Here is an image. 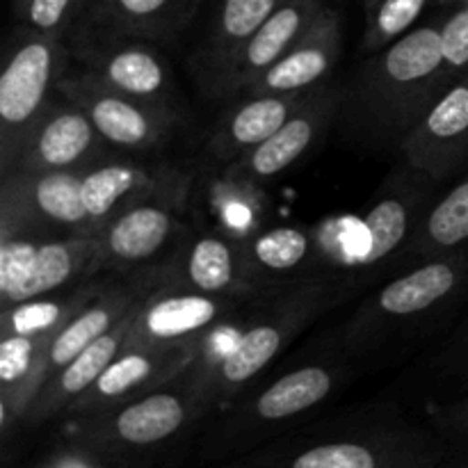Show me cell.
Wrapping results in <instances>:
<instances>
[{
  "mask_svg": "<svg viewBox=\"0 0 468 468\" xmlns=\"http://www.w3.org/2000/svg\"><path fill=\"white\" fill-rule=\"evenodd\" d=\"M341 53V23L324 7L304 39L283 55L263 76L256 78L247 91L254 94H297L320 85L332 73Z\"/></svg>",
  "mask_w": 468,
  "mask_h": 468,
  "instance_id": "14",
  "label": "cell"
},
{
  "mask_svg": "<svg viewBox=\"0 0 468 468\" xmlns=\"http://www.w3.org/2000/svg\"><path fill=\"white\" fill-rule=\"evenodd\" d=\"M99 142L94 123L80 105H64L50 110L27 133L21 149L23 174L73 169L80 165Z\"/></svg>",
  "mask_w": 468,
  "mask_h": 468,
  "instance_id": "15",
  "label": "cell"
},
{
  "mask_svg": "<svg viewBox=\"0 0 468 468\" xmlns=\"http://www.w3.org/2000/svg\"><path fill=\"white\" fill-rule=\"evenodd\" d=\"M411 224V204L407 197H387L379 199L373 208L366 213L364 227L368 233V245L361 254V268L387 261L398 247L410 236Z\"/></svg>",
  "mask_w": 468,
  "mask_h": 468,
  "instance_id": "27",
  "label": "cell"
},
{
  "mask_svg": "<svg viewBox=\"0 0 468 468\" xmlns=\"http://www.w3.org/2000/svg\"><path fill=\"white\" fill-rule=\"evenodd\" d=\"M229 302L206 292H172L146 300L128 334L126 347H176L213 327Z\"/></svg>",
  "mask_w": 468,
  "mask_h": 468,
  "instance_id": "9",
  "label": "cell"
},
{
  "mask_svg": "<svg viewBox=\"0 0 468 468\" xmlns=\"http://www.w3.org/2000/svg\"><path fill=\"white\" fill-rule=\"evenodd\" d=\"M80 5L82 0H27L21 7V14L35 32L58 35L71 21Z\"/></svg>",
  "mask_w": 468,
  "mask_h": 468,
  "instance_id": "32",
  "label": "cell"
},
{
  "mask_svg": "<svg viewBox=\"0 0 468 468\" xmlns=\"http://www.w3.org/2000/svg\"><path fill=\"white\" fill-rule=\"evenodd\" d=\"M35 32V30H32ZM62 48L55 35L26 37L12 55L0 76V122H3L5 154L12 140H23L32 131L37 119L44 112L48 91L53 90L59 69Z\"/></svg>",
  "mask_w": 468,
  "mask_h": 468,
  "instance_id": "5",
  "label": "cell"
},
{
  "mask_svg": "<svg viewBox=\"0 0 468 468\" xmlns=\"http://www.w3.org/2000/svg\"><path fill=\"white\" fill-rule=\"evenodd\" d=\"M323 12L320 0H283L229 64L224 85L231 90H247L304 39Z\"/></svg>",
  "mask_w": 468,
  "mask_h": 468,
  "instance_id": "11",
  "label": "cell"
},
{
  "mask_svg": "<svg viewBox=\"0 0 468 468\" xmlns=\"http://www.w3.org/2000/svg\"><path fill=\"white\" fill-rule=\"evenodd\" d=\"M90 80L114 94L151 105L167 112V99L172 94V78L165 59L146 46H119L99 58Z\"/></svg>",
  "mask_w": 468,
  "mask_h": 468,
  "instance_id": "18",
  "label": "cell"
},
{
  "mask_svg": "<svg viewBox=\"0 0 468 468\" xmlns=\"http://www.w3.org/2000/svg\"><path fill=\"white\" fill-rule=\"evenodd\" d=\"M91 259H103L99 238L78 236L71 240H27L3 233L0 242V295L5 309L41 300L67 286Z\"/></svg>",
  "mask_w": 468,
  "mask_h": 468,
  "instance_id": "3",
  "label": "cell"
},
{
  "mask_svg": "<svg viewBox=\"0 0 468 468\" xmlns=\"http://www.w3.org/2000/svg\"><path fill=\"white\" fill-rule=\"evenodd\" d=\"M441 428L446 430L452 439H468V398L443 411Z\"/></svg>",
  "mask_w": 468,
  "mask_h": 468,
  "instance_id": "33",
  "label": "cell"
},
{
  "mask_svg": "<svg viewBox=\"0 0 468 468\" xmlns=\"http://www.w3.org/2000/svg\"><path fill=\"white\" fill-rule=\"evenodd\" d=\"M300 320L302 315L288 314L245 329L233 343L229 355L219 361L218 370H213V375H208L206 382L197 387L201 407L222 393H233L242 384L254 379L261 370L268 368L274 356L283 350L288 336L295 324H300Z\"/></svg>",
  "mask_w": 468,
  "mask_h": 468,
  "instance_id": "17",
  "label": "cell"
},
{
  "mask_svg": "<svg viewBox=\"0 0 468 468\" xmlns=\"http://www.w3.org/2000/svg\"><path fill=\"white\" fill-rule=\"evenodd\" d=\"M186 279L192 291L227 295L242 286L240 261L222 236H201L186 256Z\"/></svg>",
  "mask_w": 468,
  "mask_h": 468,
  "instance_id": "24",
  "label": "cell"
},
{
  "mask_svg": "<svg viewBox=\"0 0 468 468\" xmlns=\"http://www.w3.org/2000/svg\"><path fill=\"white\" fill-rule=\"evenodd\" d=\"M334 105L336 99L329 91L311 94V99L272 137L245 154L233 172L247 181H268L286 172L318 140L320 131L332 117Z\"/></svg>",
  "mask_w": 468,
  "mask_h": 468,
  "instance_id": "16",
  "label": "cell"
},
{
  "mask_svg": "<svg viewBox=\"0 0 468 468\" xmlns=\"http://www.w3.org/2000/svg\"><path fill=\"white\" fill-rule=\"evenodd\" d=\"M451 80L441 48V27L419 26L384 48L368 80L375 114L396 126L411 128Z\"/></svg>",
  "mask_w": 468,
  "mask_h": 468,
  "instance_id": "2",
  "label": "cell"
},
{
  "mask_svg": "<svg viewBox=\"0 0 468 468\" xmlns=\"http://www.w3.org/2000/svg\"><path fill=\"white\" fill-rule=\"evenodd\" d=\"M149 174L133 165H99L82 174V204L91 222H105L126 199H137L151 187Z\"/></svg>",
  "mask_w": 468,
  "mask_h": 468,
  "instance_id": "23",
  "label": "cell"
},
{
  "mask_svg": "<svg viewBox=\"0 0 468 468\" xmlns=\"http://www.w3.org/2000/svg\"><path fill=\"white\" fill-rule=\"evenodd\" d=\"M23 176L27 178L21 192L26 213L64 229H94L82 204V172L55 169Z\"/></svg>",
  "mask_w": 468,
  "mask_h": 468,
  "instance_id": "22",
  "label": "cell"
},
{
  "mask_svg": "<svg viewBox=\"0 0 468 468\" xmlns=\"http://www.w3.org/2000/svg\"><path fill=\"white\" fill-rule=\"evenodd\" d=\"M117 26L135 32H167L190 18L197 0H101Z\"/></svg>",
  "mask_w": 468,
  "mask_h": 468,
  "instance_id": "28",
  "label": "cell"
},
{
  "mask_svg": "<svg viewBox=\"0 0 468 468\" xmlns=\"http://www.w3.org/2000/svg\"><path fill=\"white\" fill-rule=\"evenodd\" d=\"M437 468H468V439H452Z\"/></svg>",
  "mask_w": 468,
  "mask_h": 468,
  "instance_id": "34",
  "label": "cell"
},
{
  "mask_svg": "<svg viewBox=\"0 0 468 468\" xmlns=\"http://www.w3.org/2000/svg\"><path fill=\"white\" fill-rule=\"evenodd\" d=\"M311 94H256L240 108L229 114L227 122L219 126L213 146L224 158H236L240 154H250L268 137H272L306 101Z\"/></svg>",
  "mask_w": 468,
  "mask_h": 468,
  "instance_id": "21",
  "label": "cell"
},
{
  "mask_svg": "<svg viewBox=\"0 0 468 468\" xmlns=\"http://www.w3.org/2000/svg\"><path fill=\"white\" fill-rule=\"evenodd\" d=\"M26 3H27V0H16V7H18V9H21V7H23V5H26Z\"/></svg>",
  "mask_w": 468,
  "mask_h": 468,
  "instance_id": "35",
  "label": "cell"
},
{
  "mask_svg": "<svg viewBox=\"0 0 468 468\" xmlns=\"http://www.w3.org/2000/svg\"><path fill=\"white\" fill-rule=\"evenodd\" d=\"M336 378L324 366H304L286 373L277 382L256 396L242 411L240 419L233 420L231 437L229 443L238 446L242 437L251 441L256 428H268V425L286 423L295 416L318 407L324 398L332 393Z\"/></svg>",
  "mask_w": 468,
  "mask_h": 468,
  "instance_id": "13",
  "label": "cell"
},
{
  "mask_svg": "<svg viewBox=\"0 0 468 468\" xmlns=\"http://www.w3.org/2000/svg\"><path fill=\"white\" fill-rule=\"evenodd\" d=\"M283 0H222L215 18L210 50L219 59V71L229 69L242 46L259 32Z\"/></svg>",
  "mask_w": 468,
  "mask_h": 468,
  "instance_id": "25",
  "label": "cell"
},
{
  "mask_svg": "<svg viewBox=\"0 0 468 468\" xmlns=\"http://www.w3.org/2000/svg\"><path fill=\"white\" fill-rule=\"evenodd\" d=\"M466 263L457 256L434 259L414 272L398 277L378 292L373 302L375 315L387 318H411L441 304L462 286Z\"/></svg>",
  "mask_w": 468,
  "mask_h": 468,
  "instance_id": "19",
  "label": "cell"
},
{
  "mask_svg": "<svg viewBox=\"0 0 468 468\" xmlns=\"http://www.w3.org/2000/svg\"><path fill=\"white\" fill-rule=\"evenodd\" d=\"M441 48L448 78L468 73V3L451 14L441 26Z\"/></svg>",
  "mask_w": 468,
  "mask_h": 468,
  "instance_id": "31",
  "label": "cell"
},
{
  "mask_svg": "<svg viewBox=\"0 0 468 468\" xmlns=\"http://www.w3.org/2000/svg\"><path fill=\"white\" fill-rule=\"evenodd\" d=\"M468 247V174L428 213L420 250L448 256Z\"/></svg>",
  "mask_w": 468,
  "mask_h": 468,
  "instance_id": "26",
  "label": "cell"
},
{
  "mask_svg": "<svg viewBox=\"0 0 468 468\" xmlns=\"http://www.w3.org/2000/svg\"><path fill=\"white\" fill-rule=\"evenodd\" d=\"M446 443L407 425H378L291 446L238 468H437Z\"/></svg>",
  "mask_w": 468,
  "mask_h": 468,
  "instance_id": "1",
  "label": "cell"
},
{
  "mask_svg": "<svg viewBox=\"0 0 468 468\" xmlns=\"http://www.w3.org/2000/svg\"><path fill=\"white\" fill-rule=\"evenodd\" d=\"M140 302L144 300H140V297L128 291H110L91 300L90 304H78L50 334L48 343H46L44 352L39 356V364H37L30 382L26 384L21 398H18L14 419H23L27 407L32 405L37 393L41 391V387L55 373H59L64 366L71 364L80 352H85L91 343L105 336Z\"/></svg>",
  "mask_w": 468,
  "mask_h": 468,
  "instance_id": "7",
  "label": "cell"
},
{
  "mask_svg": "<svg viewBox=\"0 0 468 468\" xmlns=\"http://www.w3.org/2000/svg\"><path fill=\"white\" fill-rule=\"evenodd\" d=\"M407 163L416 172L446 181L468 160V73L452 80L407 131Z\"/></svg>",
  "mask_w": 468,
  "mask_h": 468,
  "instance_id": "6",
  "label": "cell"
},
{
  "mask_svg": "<svg viewBox=\"0 0 468 468\" xmlns=\"http://www.w3.org/2000/svg\"><path fill=\"white\" fill-rule=\"evenodd\" d=\"M430 0H379L370 18L366 48L378 50L407 35L416 18L425 12Z\"/></svg>",
  "mask_w": 468,
  "mask_h": 468,
  "instance_id": "30",
  "label": "cell"
},
{
  "mask_svg": "<svg viewBox=\"0 0 468 468\" xmlns=\"http://www.w3.org/2000/svg\"><path fill=\"white\" fill-rule=\"evenodd\" d=\"M314 254V240L297 227H274L254 238L250 259L256 268L268 272H292Z\"/></svg>",
  "mask_w": 468,
  "mask_h": 468,
  "instance_id": "29",
  "label": "cell"
},
{
  "mask_svg": "<svg viewBox=\"0 0 468 468\" xmlns=\"http://www.w3.org/2000/svg\"><path fill=\"white\" fill-rule=\"evenodd\" d=\"M174 231V213L158 201H135L105 224L99 236L103 259L123 265L154 259Z\"/></svg>",
  "mask_w": 468,
  "mask_h": 468,
  "instance_id": "20",
  "label": "cell"
},
{
  "mask_svg": "<svg viewBox=\"0 0 468 468\" xmlns=\"http://www.w3.org/2000/svg\"><path fill=\"white\" fill-rule=\"evenodd\" d=\"M201 410L197 387L187 393L151 391L90 416L82 443L101 455L144 451L176 437Z\"/></svg>",
  "mask_w": 468,
  "mask_h": 468,
  "instance_id": "4",
  "label": "cell"
},
{
  "mask_svg": "<svg viewBox=\"0 0 468 468\" xmlns=\"http://www.w3.org/2000/svg\"><path fill=\"white\" fill-rule=\"evenodd\" d=\"M73 468H82V466H73ZM91 468H99V466H91Z\"/></svg>",
  "mask_w": 468,
  "mask_h": 468,
  "instance_id": "36",
  "label": "cell"
},
{
  "mask_svg": "<svg viewBox=\"0 0 468 468\" xmlns=\"http://www.w3.org/2000/svg\"><path fill=\"white\" fill-rule=\"evenodd\" d=\"M195 347H123L122 355L105 368L94 387L69 410V414L90 416L108 411L128 400L155 391L169 382L192 359Z\"/></svg>",
  "mask_w": 468,
  "mask_h": 468,
  "instance_id": "8",
  "label": "cell"
},
{
  "mask_svg": "<svg viewBox=\"0 0 468 468\" xmlns=\"http://www.w3.org/2000/svg\"><path fill=\"white\" fill-rule=\"evenodd\" d=\"M144 302H140L135 309L128 311L105 336H101L99 341L91 343L85 352H80L71 364L64 366L59 373H55L53 378L41 387V391L37 393V398L32 400V405L27 407L26 416H23V420H26L27 425H39L44 423V420L58 416L59 411H69L91 387H94L96 379L105 373V368H108V366L122 355L123 347H126L128 334H131L133 323H135L137 314H140V309L144 306Z\"/></svg>",
  "mask_w": 468,
  "mask_h": 468,
  "instance_id": "10",
  "label": "cell"
},
{
  "mask_svg": "<svg viewBox=\"0 0 468 468\" xmlns=\"http://www.w3.org/2000/svg\"><path fill=\"white\" fill-rule=\"evenodd\" d=\"M64 91L80 105L94 123L101 140L123 149H149L160 140L167 123V112L151 105L114 94L94 80L64 85Z\"/></svg>",
  "mask_w": 468,
  "mask_h": 468,
  "instance_id": "12",
  "label": "cell"
},
{
  "mask_svg": "<svg viewBox=\"0 0 468 468\" xmlns=\"http://www.w3.org/2000/svg\"><path fill=\"white\" fill-rule=\"evenodd\" d=\"M466 3H468V0H464V5H466Z\"/></svg>",
  "mask_w": 468,
  "mask_h": 468,
  "instance_id": "37",
  "label": "cell"
}]
</instances>
